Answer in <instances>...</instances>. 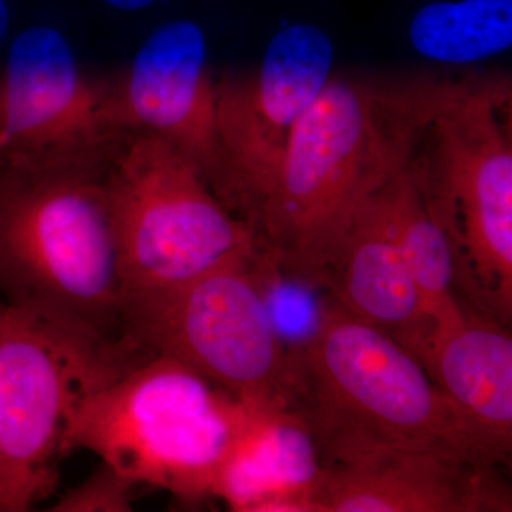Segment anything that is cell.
Returning a JSON list of instances; mask_svg holds the SVG:
<instances>
[{
    "mask_svg": "<svg viewBox=\"0 0 512 512\" xmlns=\"http://www.w3.org/2000/svg\"><path fill=\"white\" fill-rule=\"evenodd\" d=\"M121 298L103 188L72 180L0 181V301L128 342Z\"/></svg>",
    "mask_w": 512,
    "mask_h": 512,
    "instance_id": "obj_5",
    "label": "cell"
},
{
    "mask_svg": "<svg viewBox=\"0 0 512 512\" xmlns=\"http://www.w3.org/2000/svg\"><path fill=\"white\" fill-rule=\"evenodd\" d=\"M106 120L99 92L56 29L23 30L0 77V156H32L92 140Z\"/></svg>",
    "mask_w": 512,
    "mask_h": 512,
    "instance_id": "obj_12",
    "label": "cell"
},
{
    "mask_svg": "<svg viewBox=\"0 0 512 512\" xmlns=\"http://www.w3.org/2000/svg\"><path fill=\"white\" fill-rule=\"evenodd\" d=\"M377 191L356 212L322 286L343 309L392 336L419 359L434 323L394 241Z\"/></svg>",
    "mask_w": 512,
    "mask_h": 512,
    "instance_id": "obj_14",
    "label": "cell"
},
{
    "mask_svg": "<svg viewBox=\"0 0 512 512\" xmlns=\"http://www.w3.org/2000/svg\"><path fill=\"white\" fill-rule=\"evenodd\" d=\"M289 355V419L308 434L322 468L382 450H444L480 458L420 360L332 298Z\"/></svg>",
    "mask_w": 512,
    "mask_h": 512,
    "instance_id": "obj_2",
    "label": "cell"
},
{
    "mask_svg": "<svg viewBox=\"0 0 512 512\" xmlns=\"http://www.w3.org/2000/svg\"><path fill=\"white\" fill-rule=\"evenodd\" d=\"M390 103L332 74L248 205L259 247L288 281L323 285L356 212L409 158L412 128L389 127Z\"/></svg>",
    "mask_w": 512,
    "mask_h": 512,
    "instance_id": "obj_1",
    "label": "cell"
},
{
    "mask_svg": "<svg viewBox=\"0 0 512 512\" xmlns=\"http://www.w3.org/2000/svg\"><path fill=\"white\" fill-rule=\"evenodd\" d=\"M103 191L123 293L183 284L258 247L201 171L154 134L131 144Z\"/></svg>",
    "mask_w": 512,
    "mask_h": 512,
    "instance_id": "obj_8",
    "label": "cell"
},
{
    "mask_svg": "<svg viewBox=\"0 0 512 512\" xmlns=\"http://www.w3.org/2000/svg\"><path fill=\"white\" fill-rule=\"evenodd\" d=\"M252 412L187 367L146 356L83 400L64 441L134 485L191 503L218 474Z\"/></svg>",
    "mask_w": 512,
    "mask_h": 512,
    "instance_id": "obj_4",
    "label": "cell"
},
{
    "mask_svg": "<svg viewBox=\"0 0 512 512\" xmlns=\"http://www.w3.org/2000/svg\"><path fill=\"white\" fill-rule=\"evenodd\" d=\"M377 197L434 328L460 318L466 308L454 291L457 252L426 175L407 158Z\"/></svg>",
    "mask_w": 512,
    "mask_h": 512,
    "instance_id": "obj_15",
    "label": "cell"
},
{
    "mask_svg": "<svg viewBox=\"0 0 512 512\" xmlns=\"http://www.w3.org/2000/svg\"><path fill=\"white\" fill-rule=\"evenodd\" d=\"M218 99L220 86L212 80L204 32L190 20H174L138 47L117 101V117L148 128L202 173L224 158Z\"/></svg>",
    "mask_w": 512,
    "mask_h": 512,
    "instance_id": "obj_11",
    "label": "cell"
},
{
    "mask_svg": "<svg viewBox=\"0 0 512 512\" xmlns=\"http://www.w3.org/2000/svg\"><path fill=\"white\" fill-rule=\"evenodd\" d=\"M493 87H434L416 99L436 138L434 201L457 252V285L478 311L512 318V143Z\"/></svg>",
    "mask_w": 512,
    "mask_h": 512,
    "instance_id": "obj_7",
    "label": "cell"
},
{
    "mask_svg": "<svg viewBox=\"0 0 512 512\" xmlns=\"http://www.w3.org/2000/svg\"><path fill=\"white\" fill-rule=\"evenodd\" d=\"M275 271L256 247L183 284L123 293L124 336L144 355L187 367L249 412L291 420V355L271 309Z\"/></svg>",
    "mask_w": 512,
    "mask_h": 512,
    "instance_id": "obj_3",
    "label": "cell"
},
{
    "mask_svg": "<svg viewBox=\"0 0 512 512\" xmlns=\"http://www.w3.org/2000/svg\"><path fill=\"white\" fill-rule=\"evenodd\" d=\"M9 28V9L6 0H0V42L6 36Z\"/></svg>",
    "mask_w": 512,
    "mask_h": 512,
    "instance_id": "obj_19",
    "label": "cell"
},
{
    "mask_svg": "<svg viewBox=\"0 0 512 512\" xmlns=\"http://www.w3.org/2000/svg\"><path fill=\"white\" fill-rule=\"evenodd\" d=\"M146 355L0 301V512L55 490L80 404Z\"/></svg>",
    "mask_w": 512,
    "mask_h": 512,
    "instance_id": "obj_6",
    "label": "cell"
},
{
    "mask_svg": "<svg viewBox=\"0 0 512 512\" xmlns=\"http://www.w3.org/2000/svg\"><path fill=\"white\" fill-rule=\"evenodd\" d=\"M130 483L110 467L101 464L77 487L70 488L55 504L52 512H128L133 511V490Z\"/></svg>",
    "mask_w": 512,
    "mask_h": 512,
    "instance_id": "obj_17",
    "label": "cell"
},
{
    "mask_svg": "<svg viewBox=\"0 0 512 512\" xmlns=\"http://www.w3.org/2000/svg\"><path fill=\"white\" fill-rule=\"evenodd\" d=\"M333 60L330 37L296 23L272 37L256 72L220 87L222 151L247 207L274 174L293 127L328 84Z\"/></svg>",
    "mask_w": 512,
    "mask_h": 512,
    "instance_id": "obj_9",
    "label": "cell"
},
{
    "mask_svg": "<svg viewBox=\"0 0 512 512\" xmlns=\"http://www.w3.org/2000/svg\"><path fill=\"white\" fill-rule=\"evenodd\" d=\"M497 468L456 451H375L313 474L308 501L312 512L511 511Z\"/></svg>",
    "mask_w": 512,
    "mask_h": 512,
    "instance_id": "obj_10",
    "label": "cell"
},
{
    "mask_svg": "<svg viewBox=\"0 0 512 512\" xmlns=\"http://www.w3.org/2000/svg\"><path fill=\"white\" fill-rule=\"evenodd\" d=\"M414 52L446 64H470L507 52L512 45V0L434 2L409 26Z\"/></svg>",
    "mask_w": 512,
    "mask_h": 512,
    "instance_id": "obj_16",
    "label": "cell"
},
{
    "mask_svg": "<svg viewBox=\"0 0 512 512\" xmlns=\"http://www.w3.org/2000/svg\"><path fill=\"white\" fill-rule=\"evenodd\" d=\"M478 457L507 466L512 450V338L507 325L464 311L436 326L419 357Z\"/></svg>",
    "mask_w": 512,
    "mask_h": 512,
    "instance_id": "obj_13",
    "label": "cell"
},
{
    "mask_svg": "<svg viewBox=\"0 0 512 512\" xmlns=\"http://www.w3.org/2000/svg\"><path fill=\"white\" fill-rule=\"evenodd\" d=\"M104 2L120 10H138L153 5L157 0H104Z\"/></svg>",
    "mask_w": 512,
    "mask_h": 512,
    "instance_id": "obj_18",
    "label": "cell"
}]
</instances>
